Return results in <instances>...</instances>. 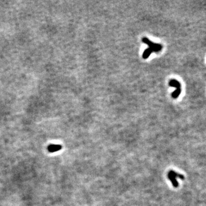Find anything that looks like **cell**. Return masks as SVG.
I'll list each match as a JSON object with an SVG mask.
<instances>
[{"instance_id":"obj_1","label":"cell","mask_w":206,"mask_h":206,"mask_svg":"<svg viewBox=\"0 0 206 206\" xmlns=\"http://www.w3.org/2000/svg\"><path fill=\"white\" fill-rule=\"evenodd\" d=\"M142 41L149 46V48L145 49L143 54V58L144 59H148L152 53L160 52L162 49L163 46L161 44L154 43L147 37H143Z\"/></svg>"},{"instance_id":"obj_4","label":"cell","mask_w":206,"mask_h":206,"mask_svg":"<svg viewBox=\"0 0 206 206\" xmlns=\"http://www.w3.org/2000/svg\"><path fill=\"white\" fill-rule=\"evenodd\" d=\"M62 146L59 144H51L49 145L48 147V150L50 152H55L61 149Z\"/></svg>"},{"instance_id":"obj_2","label":"cell","mask_w":206,"mask_h":206,"mask_svg":"<svg viewBox=\"0 0 206 206\" xmlns=\"http://www.w3.org/2000/svg\"><path fill=\"white\" fill-rule=\"evenodd\" d=\"M176 177H179L181 180H184L185 178L184 175L180 174H178V173L174 171L171 170L168 172V179L171 180V182L172 184V185L175 188H177L179 186V183H178L176 179Z\"/></svg>"},{"instance_id":"obj_3","label":"cell","mask_w":206,"mask_h":206,"mask_svg":"<svg viewBox=\"0 0 206 206\" xmlns=\"http://www.w3.org/2000/svg\"><path fill=\"white\" fill-rule=\"evenodd\" d=\"M169 85L171 87H175L176 89L172 93V97L174 99H177L181 93V85L180 82L176 80H171L169 82Z\"/></svg>"}]
</instances>
